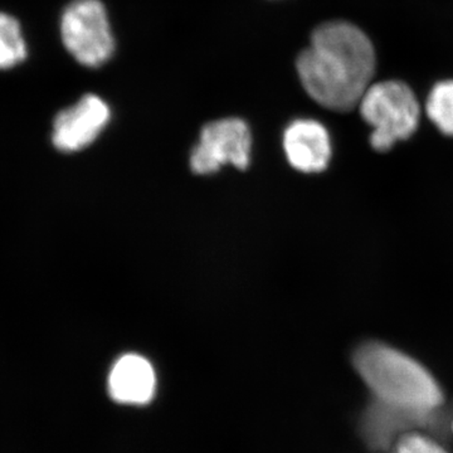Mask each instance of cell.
Here are the masks:
<instances>
[{"label": "cell", "instance_id": "cell-8", "mask_svg": "<svg viewBox=\"0 0 453 453\" xmlns=\"http://www.w3.org/2000/svg\"><path fill=\"white\" fill-rule=\"evenodd\" d=\"M283 148L288 163L303 173L326 168L332 157V142L324 125L300 119L288 125L283 135Z\"/></svg>", "mask_w": 453, "mask_h": 453}, {"label": "cell", "instance_id": "cell-7", "mask_svg": "<svg viewBox=\"0 0 453 453\" xmlns=\"http://www.w3.org/2000/svg\"><path fill=\"white\" fill-rule=\"evenodd\" d=\"M110 116V107L103 98L85 95L73 106L57 113L53 121V145L65 153L81 150L96 140Z\"/></svg>", "mask_w": 453, "mask_h": 453}, {"label": "cell", "instance_id": "cell-12", "mask_svg": "<svg viewBox=\"0 0 453 453\" xmlns=\"http://www.w3.org/2000/svg\"><path fill=\"white\" fill-rule=\"evenodd\" d=\"M393 453H449L436 440L425 434L410 432L396 441Z\"/></svg>", "mask_w": 453, "mask_h": 453}, {"label": "cell", "instance_id": "cell-9", "mask_svg": "<svg viewBox=\"0 0 453 453\" xmlns=\"http://www.w3.org/2000/svg\"><path fill=\"white\" fill-rule=\"evenodd\" d=\"M107 387L118 403L146 404L153 399L157 387L153 365L138 354H127L113 365Z\"/></svg>", "mask_w": 453, "mask_h": 453}, {"label": "cell", "instance_id": "cell-6", "mask_svg": "<svg viewBox=\"0 0 453 453\" xmlns=\"http://www.w3.org/2000/svg\"><path fill=\"white\" fill-rule=\"evenodd\" d=\"M446 423L441 410L429 412L407 410L372 399L362 414L359 427L371 451L386 452L399 434L412 428H423L443 437L447 434Z\"/></svg>", "mask_w": 453, "mask_h": 453}, {"label": "cell", "instance_id": "cell-11", "mask_svg": "<svg viewBox=\"0 0 453 453\" xmlns=\"http://www.w3.org/2000/svg\"><path fill=\"white\" fill-rule=\"evenodd\" d=\"M426 112L441 133L453 136V80L438 82L431 89Z\"/></svg>", "mask_w": 453, "mask_h": 453}, {"label": "cell", "instance_id": "cell-3", "mask_svg": "<svg viewBox=\"0 0 453 453\" xmlns=\"http://www.w3.org/2000/svg\"><path fill=\"white\" fill-rule=\"evenodd\" d=\"M357 109L372 127L371 144L378 151L389 150L396 142L412 136L421 115L412 88L393 80L372 83Z\"/></svg>", "mask_w": 453, "mask_h": 453}, {"label": "cell", "instance_id": "cell-13", "mask_svg": "<svg viewBox=\"0 0 453 453\" xmlns=\"http://www.w3.org/2000/svg\"><path fill=\"white\" fill-rule=\"evenodd\" d=\"M452 431H453V419H452Z\"/></svg>", "mask_w": 453, "mask_h": 453}, {"label": "cell", "instance_id": "cell-4", "mask_svg": "<svg viewBox=\"0 0 453 453\" xmlns=\"http://www.w3.org/2000/svg\"><path fill=\"white\" fill-rule=\"evenodd\" d=\"M65 50L85 67H100L115 50L106 8L100 0H73L61 17Z\"/></svg>", "mask_w": 453, "mask_h": 453}, {"label": "cell", "instance_id": "cell-5", "mask_svg": "<svg viewBox=\"0 0 453 453\" xmlns=\"http://www.w3.org/2000/svg\"><path fill=\"white\" fill-rule=\"evenodd\" d=\"M251 144V131L241 119L210 122L203 127L201 139L190 157V166L196 174H211L226 164L246 169Z\"/></svg>", "mask_w": 453, "mask_h": 453}, {"label": "cell", "instance_id": "cell-10", "mask_svg": "<svg viewBox=\"0 0 453 453\" xmlns=\"http://www.w3.org/2000/svg\"><path fill=\"white\" fill-rule=\"evenodd\" d=\"M28 49L17 18L0 12V71L11 70L26 61Z\"/></svg>", "mask_w": 453, "mask_h": 453}, {"label": "cell", "instance_id": "cell-1", "mask_svg": "<svg viewBox=\"0 0 453 453\" xmlns=\"http://www.w3.org/2000/svg\"><path fill=\"white\" fill-rule=\"evenodd\" d=\"M375 50L359 27L333 20L316 27L301 50L296 70L301 85L316 103L333 111L359 106L375 73Z\"/></svg>", "mask_w": 453, "mask_h": 453}, {"label": "cell", "instance_id": "cell-2", "mask_svg": "<svg viewBox=\"0 0 453 453\" xmlns=\"http://www.w3.org/2000/svg\"><path fill=\"white\" fill-rule=\"evenodd\" d=\"M353 365L374 399L383 403L429 412L440 410L445 402L442 389L431 372L413 357L388 345H362L354 353Z\"/></svg>", "mask_w": 453, "mask_h": 453}]
</instances>
